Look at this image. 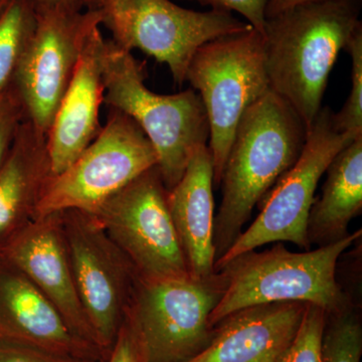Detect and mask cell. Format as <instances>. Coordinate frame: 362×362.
<instances>
[{
    "label": "cell",
    "instance_id": "obj_1",
    "mask_svg": "<svg viewBox=\"0 0 362 362\" xmlns=\"http://www.w3.org/2000/svg\"><path fill=\"white\" fill-rule=\"evenodd\" d=\"M307 133L296 111L272 90L240 117L221 173L223 197L214 216L216 262L240 237L254 207L296 163Z\"/></svg>",
    "mask_w": 362,
    "mask_h": 362
},
{
    "label": "cell",
    "instance_id": "obj_2",
    "mask_svg": "<svg viewBox=\"0 0 362 362\" xmlns=\"http://www.w3.org/2000/svg\"><path fill=\"white\" fill-rule=\"evenodd\" d=\"M361 0H314L266 18V69L272 90L311 127L338 54L361 25Z\"/></svg>",
    "mask_w": 362,
    "mask_h": 362
},
{
    "label": "cell",
    "instance_id": "obj_3",
    "mask_svg": "<svg viewBox=\"0 0 362 362\" xmlns=\"http://www.w3.org/2000/svg\"><path fill=\"white\" fill-rule=\"evenodd\" d=\"M361 238L359 228L316 250L291 252L276 243L270 250L240 255L218 271L226 287L209 314V327L214 329L233 312L256 305L300 302L321 307L327 314L344 310L352 303L337 282L338 259Z\"/></svg>",
    "mask_w": 362,
    "mask_h": 362
},
{
    "label": "cell",
    "instance_id": "obj_4",
    "mask_svg": "<svg viewBox=\"0 0 362 362\" xmlns=\"http://www.w3.org/2000/svg\"><path fill=\"white\" fill-rule=\"evenodd\" d=\"M104 103L132 119L156 150L157 168L166 189L185 173L199 147L209 144V123L197 90L159 95L145 85L144 65L111 40L105 42Z\"/></svg>",
    "mask_w": 362,
    "mask_h": 362
},
{
    "label": "cell",
    "instance_id": "obj_5",
    "mask_svg": "<svg viewBox=\"0 0 362 362\" xmlns=\"http://www.w3.org/2000/svg\"><path fill=\"white\" fill-rule=\"evenodd\" d=\"M185 81L206 108L214 187H218L240 117L271 90L263 35L251 28L202 45L190 62Z\"/></svg>",
    "mask_w": 362,
    "mask_h": 362
},
{
    "label": "cell",
    "instance_id": "obj_6",
    "mask_svg": "<svg viewBox=\"0 0 362 362\" xmlns=\"http://www.w3.org/2000/svg\"><path fill=\"white\" fill-rule=\"evenodd\" d=\"M97 9L114 44L168 66L180 86L187 82L188 66L202 45L252 28L228 11H195L171 0H102Z\"/></svg>",
    "mask_w": 362,
    "mask_h": 362
},
{
    "label": "cell",
    "instance_id": "obj_7",
    "mask_svg": "<svg viewBox=\"0 0 362 362\" xmlns=\"http://www.w3.org/2000/svg\"><path fill=\"white\" fill-rule=\"evenodd\" d=\"M157 165L156 150L141 128L109 109L107 123L65 170L52 176L37 216L80 211L94 214L105 202Z\"/></svg>",
    "mask_w": 362,
    "mask_h": 362
},
{
    "label": "cell",
    "instance_id": "obj_8",
    "mask_svg": "<svg viewBox=\"0 0 362 362\" xmlns=\"http://www.w3.org/2000/svg\"><path fill=\"white\" fill-rule=\"evenodd\" d=\"M226 278L145 280L138 278L129 313L141 337L147 362H185L209 344V317L223 297Z\"/></svg>",
    "mask_w": 362,
    "mask_h": 362
},
{
    "label": "cell",
    "instance_id": "obj_9",
    "mask_svg": "<svg viewBox=\"0 0 362 362\" xmlns=\"http://www.w3.org/2000/svg\"><path fill=\"white\" fill-rule=\"evenodd\" d=\"M332 113L328 107L321 108L299 159L259 202L256 220L216 262L214 273L240 255L272 243H291L305 251L311 250L307 221L319 180L338 152L361 135L335 130Z\"/></svg>",
    "mask_w": 362,
    "mask_h": 362
},
{
    "label": "cell",
    "instance_id": "obj_10",
    "mask_svg": "<svg viewBox=\"0 0 362 362\" xmlns=\"http://www.w3.org/2000/svg\"><path fill=\"white\" fill-rule=\"evenodd\" d=\"M127 257L138 278L189 276L158 168L148 169L93 214Z\"/></svg>",
    "mask_w": 362,
    "mask_h": 362
},
{
    "label": "cell",
    "instance_id": "obj_11",
    "mask_svg": "<svg viewBox=\"0 0 362 362\" xmlns=\"http://www.w3.org/2000/svg\"><path fill=\"white\" fill-rule=\"evenodd\" d=\"M61 216L78 299L108 356L129 310L137 273L93 214L65 211Z\"/></svg>",
    "mask_w": 362,
    "mask_h": 362
},
{
    "label": "cell",
    "instance_id": "obj_12",
    "mask_svg": "<svg viewBox=\"0 0 362 362\" xmlns=\"http://www.w3.org/2000/svg\"><path fill=\"white\" fill-rule=\"evenodd\" d=\"M35 32L11 89L25 119L47 135L90 33L101 25L98 9L35 8Z\"/></svg>",
    "mask_w": 362,
    "mask_h": 362
},
{
    "label": "cell",
    "instance_id": "obj_13",
    "mask_svg": "<svg viewBox=\"0 0 362 362\" xmlns=\"http://www.w3.org/2000/svg\"><path fill=\"white\" fill-rule=\"evenodd\" d=\"M0 257L32 281L77 337L102 350L78 299L61 213L37 216L7 243Z\"/></svg>",
    "mask_w": 362,
    "mask_h": 362
},
{
    "label": "cell",
    "instance_id": "obj_14",
    "mask_svg": "<svg viewBox=\"0 0 362 362\" xmlns=\"http://www.w3.org/2000/svg\"><path fill=\"white\" fill-rule=\"evenodd\" d=\"M0 339L83 361L105 362L108 356L77 337L32 281L1 257Z\"/></svg>",
    "mask_w": 362,
    "mask_h": 362
},
{
    "label": "cell",
    "instance_id": "obj_15",
    "mask_svg": "<svg viewBox=\"0 0 362 362\" xmlns=\"http://www.w3.org/2000/svg\"><path fill=\"white\" fill-rule=\"evenodd\" d=\"M105 42L101 26H98L86 42L73 78L54 114L47 134L52 176L68 168L101 130Z\"/></svg>",
    "mask_w": 362,
    "mask_h": 362
},
{
    "label": "cell",
    "instance_id": "obj_16",
    "mask_svg": "<svg viewBox=\"0 0 362 362\" xmlns=\"http://www.w3.org/2000/svg\"><path fill=\"white\" fill-rule=\"evenodd\" d=\"M306 303L256 305L214 327L209 344L185 362H275L296 334Z\"/></svg>",
    "mask_w": 362,
    "mask_h": 362
},
{
    "label": "cell",
    "instance_id": "obj_17",
    "mask_svg": "<svg viewBox=\"0 0 362 362\" xmlns=\"http://www.w3.org/2000/svg\"><path fill=\"white\" fill-rule=\"evenodd\" d=\"M213 159L209 146L194 152L185 173L168 192V206L190 276L214 274V199Z\"/></svg>",
    "mask_w": 362,
    "mask_h": 362
},
{
    "label": "cell",
    "instance_id": "obj_18",
    "mask_svg": "<svg viewBox=\"0 0 362 362\" xmlns=\"http://www.w3.org/2000/svg\"><path fill=\"white\" fill-rule=\"evenodd\" d=\"M52 176L47 135L25 119L0 169V251L37 218Z\"/></svg>",
    "mask_w": 362,
    "mask_h": 362
},
{
    "label": "cell",
    "instance_id": "obj_19",
    "mask_svg": "<svg viewBox=\"0 0 362 362\" xmlns=\"http://www.w3.org/2000/svg\"><path fill=\"white\" fill-rule=\"evenodd\" d=\"M322 194L315 199L307 221L310 246L334 244L349 235L350 221L362 211V134L331 160Z\"/></svg>",
    "mask_w": 362,
    "mask_h": 362
},
{
    "label": "cell",
    "instance_id": "obj_20",
    "mask_svg": "<svg viewBox=\"0 0 362 362\" xmlns=\"http://www.w3.org/2000/svg\"><path fill=\"white\" fill-rule=\"evenodd\" d=\"M35 23L37 13L33 0H16L0 18V96L13 85Z\"/></svg>",
    "mask_w": 362,
    "mask_h": 362
},
{
    "label": "cell",
    "instance_id": "obj_21",
    "mask_svg": "<svg viewBox=\"0 0 362 362\" xmlns=\"http://www.w3.org/2000/svg\"><path fill=\"white\" fill-rule=\"evenodd\" d=\"M321 354L322 362H361L362 325L354 305L327 314Z\"/></svg>",
    "mask_w": 362,
    "mask_h": 362
},
{
    "label": "cell",
    "instance_id": "obj_22",
    "mask_svg": "<svg viewBox=\"0 0 362 362\" xmlns=\"http://www.w3.org/2000/svg\"><path fill=\"white\" fill-rule=\"evenodd\" d=\"M345 49L351 58V88L341 110L332 113V124L338 132L358 135L362 134V23Z\"/></svg>",
    "mask_w": 362,
    "mask_h": 362
},
{
    "label": "cell",
    "instance_id": "obj_23",
    "mask_svg": "<svg viewBox=\"0 0 362 362\" xmlns=\"http://www.w3.org/2000/svg\"><path fill=\"white\" fill-rule=\"evenodd\" d=\"M326 317L323 308L307 304L296 334L275 362H322L321 345Z\"/></svg>",
    "mask_w": 362,
    "mask_h": 362
},
{
    "label": "cell",
    "instance_id": "obj_24",
    "mask_svg": "<svg viewBox=\"0 0 362 362\" xmlns=\"http://www.w3.org/2000/svg\"><path fill=\"white\" fill-rule=\"evenodd\" d=\"M25 120V112L13 89L0 96V169L6 162L9 151Z\"/></svg>",
    "mask_w": 362,
    "mask_h": 362
},
{
    "label": "cell",
    "instance_id": "obj_25",
    "mask_svg": "<svg viewBox=\"0 0 362 362\" xmlns=\"http://www.w3.org/2000/svg\"><path fill=\"white\" fill-rule=\"evenodd\" d=\"M105 362H147L144 344L129 310Z\"/></svg>",
    "mask_w": 362,
    "mask_h": 362
},
{
    "label": "cell",
    "instance_id": "obj_26",
    "mask_svg": "<svg viewBox=\"0 0 362 362\" xmlns=\"http://www.w3.org/2000/svg\"><path fill=\"white\" fill-rule=\"evenodd\" d=\"M194 1L211 9L237 13L246 18L247 23L263 35L266 23V9L269 0H185Z\"/></svg>",
    "mask_w": 362,
    "mask_h": 362
},
{
    "label": "cell",
    "instance_id": "obj_27",
    "mask_svg": "<svg viewBox=\"0 0 362 362\" xmlns=\"http://www.w3.org/2000/svg\"><path fill=\"white\" fill-rule=\"evenodd\" d=\"M0 362H97L73 358L21 344L0 339Z\"/></svg>",
    "mask_w": 362,
    "mask_h": 362
},
{
    "label": "cell",
    "instance_id": "obj_28",
    "mask_svg": "<svg viewBox=\"0 0 362 362\" xmlns=\"http://www.w3.org/2000/svg\"><path fill=\"white\" fill-rule=\"evenodd\" d=\"M35 8H61L66 11H82L83 0H33Z\"/></svg>",
    "mask_w": 362,
    "mask_h": 362
},
{
    "label": "cell",
    "instance_id": "obj_29",
    "mask_svg": "<svg viewBox=\"0 0 362 362\" xmlns=\"http://www.w3.org/2000/svg\"><path fill=\"white\" fill-rule=\"evenodd\" d=\"M309 1H314V0H269L266 9V18L277 16V14L288 11L298 4Z\"/></svg>",
    "mask_w": 362,
    "mask_h": 362
},
{
    "label": "cell",
    "instance_id": "obj_30",
    "mask_svg": "<svg viewBox=\"0 0 362 362\" xmlns=\"http://www.w3.org/2000/svg\"><path fill=\"white\" fill-rule=\"evenodd\" d=\"M102 0H83L84 9H97Z\"/></svg>",
    "mask_w": 362,
    "mask_h": 362
},
{
    "label": "cell",
    "instance_id": "obj_31",
    "mask_svg": "<svg viewBox=\"0 0 362 362\" xmlns=\"http://www.w3.org/2000/svg\"><path fill=\"white\" fill-rule=\"evenodd\" d=\"M16 0H0V18L4 16V13L8 9V7L13 4Z\"/></svg>",
    "mask_w": 362,
    "mask_h": 362
}]
</instances>
